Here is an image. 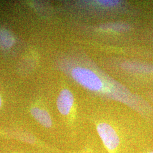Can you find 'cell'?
<instances>
[{"label":"cell","mask_w":153,"mask_h":153,"mask_svg":"<svg viewBox=\"0 0 153 153\" xmlns=\"http://www.w3.org/2000/svg\"><path fill=\"white\" fill-rule=\"evenodd\" d=\"M73 79L88 90L100 92L104 90V83L101 78L94 71L84 67L78 66L71 71Z\"/></svg>","instance_id":"6da1fadb"},{"label":"cell","mask_w":153,"mask_h":153,"mask_svg":"<svg viewBox=\"0 0 153 153\" xmlns=\"http://www.w3.org/2000/svg\"><path fill=\"white\" fill-rule=\"evenodd\" d=\"M97 130L108 152L116 153L120 139L115 129L108 123H100L97 126Z\"/></svg>","instance_id":"7a4b0ae2"},{"label":"cell","mask_w":153,"mask_h":153,"mask_svg":"<svg viewBox=\"0 0 153 153\" xmlns=\"http://www.w3.org/2000/svg\"><path fill=\"white\" fill-rule=\"evenodd\" d=\"M74 102V98L73 93L68 89L62 90L57 99V107L59 112L65 116L70 115Z\"/></svg>","instance_id":"3957f363"},{"label":"cell","mask_w":153,"mask_h":153,"mask_svg":"<svg viewBox=\"0 0 153 153\" xmlns=\"http://www.w3.org/2000/svg\"><path fill=\"white\" fill-rule=\"evenodd\" d=\"M31 114L39 123L45 128H51L52 121L49 113L45 109L33 106L30 109Z\"/></svg>","instance_id":"277c9868"},{"label":"cell","mask_w":153,"mask_h":153,"mask_svg":"<svg viewBox=\"0 0 153 153\" xmlns=\"http://www.w3.org/2000/svg\"><path fill=\"white\" fill-rule=\"evenodd\" d=\"M123 67L127 71L143 73H153V66L138 64V63H131L126 62L123 64Z\"/></svg>","instance_id":"5b68a950"},{"label":"cell","mask_w":153,"mask_h":153,"mask_svg":"<svg viewBox=\"0 0 153 153\" xmlns=\"http://www.w3.org/2000/svg\"><path fill=\"white\" fill-rule=\"evenodd\" d=\"M14 43L13 35L5 29L0 30V45L6 49L10 48Z\"/></svg>","instance_id":"8992f818"},{"label":"cell","mask_w":153,"mask_h":153,"mask_svg":"<svg viewBox=\"0 0 153 153\" xmlns=\"http://www.w3.org/2000/svg\"><path fill=\"white\" fill-rule=\"evenodd\" d=\"M102 30L110 31L112 32H124L129 30V27L127 25L120 23H112L105 24L100 27Z\"/></svg>","instance_id":"52a82bcc"},{"label":"cell","mask_w":153,"mask_h":153,"mask_svg":"<svg viewBox=\"0 0 153 153\" xmlns=\"http://www.w3.org/2000/svg\"><path fill=\"white\" fill-rule=\"evenodd\" d=\"M97 4L101 7H114L116 6L119 5L120 3L119 1L115 0H101L96 1Z\"/></svg>","instance_id":"ba28073f"},{"label":"cell","mask_w":153,"mask_h":153,"mask_svg":"<svg viewBox=\"0 0 153 153\" xmlns=\"http://www.w3.org/2000/svg\"><path fill=\"white\" fill-rule=\"evenodd\" d=\"M1 105H2V100H1V98L0 97V108H1Z\"/></svg>","instance_id":"9c48e42d"},{"label":"cell","mask_w":153,"mask_h":153,"mask_svg":"<svg viewBox=\"0 0 153 153\" xmlns=\"http://www.w3.org/2000/svg\"><path fill=\"white\" fill-rule=\"evenodd\" d=\"M153 153V152H149V153Z\"/></svg>","instance_id":"30bf717a"},{"label":"cell","mask_w":153,"mask_h":153,"mask_svg":"<svg viewBox=\"0 0 153 153\" xmlns=\"http://www.w3.org/2000/svg\"><path fill=\"white\" fill-rule=\"evenodd\" d=\"M16 153V152H14V153Z\"/></svg>","instance_id":"8fae6325"}]
</instances>
